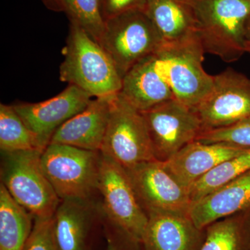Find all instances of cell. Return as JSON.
Here are the masks:
<instances>
[{"label": "cell", "mask_w": 250, "mask_h": 250, "mask_svg": "<svg viewBox=\"0 0 250 250\" xmlns=\"http://www.w3.org/2000/svg\"><path fill=\"white\" fill-rule=\"evenodd\" d=\"M70 22L60 80L76 85L93 98L121 93L123 79L111 57L78 24Z\"/></svg>", "instance_id": "6da1fadb"}, {"label": "cell", "mask_w": 250, "mask_h": 250, "mask_svg": "<svg viewBox=\"0 0 250 250\" xmlns=\"http://www.w3.org/2000/svg\"><path fill=\"white\" fill-rule=\"evenodd\" d=\"M197 34L206 53L226 62L246 52L250 0H197Z\"/></svg>", "instance_id": "7a4b0ae2"}, {"label": "cell", "mask_w": 250, "mask_h": 250, "mask_svg": "<svg viewBox=\"0 0 250 250\" xmlns=\"http://www.w3.org/2000/svg\"><path fill=\"white\" fill-rule=\"evenodd\" d=\"M2 153L1 184L34 219L53 217L62 200L41 166L42 152Z\"/></svg>", "instance_id": "3957f363"}, {"label": "cell", "mask_w": 250, "mask_h": 250, "mask_svg": "<svg viewBox=\"0 0 250 250\" xmlns=\"http://www.w3.org/2000/svg\"><path fill=\"white\" fill-rule=\"evenodd\" d=\"M101 154L49 143L41 154L42 170L61 200H93L98 193Z\"/></svg>", "instance_id": "277c9868"}, {"label": "cell", "mask_w": 250, "mask_h": 250, "mask_svg": "<svg viewBox=\"0 0 250 250\" xmlns=\"http://www.w3.org/2000/svg\"><path fill=\"white\" fill-rule=\"evenodd\" d=\"M205 53L197 33L182 41L165 42L155 52L174 98L192 109L213 85V76L204 69Z\"/></svg>", "instance_id": "5b68a950"}, {"label": "cell", "mask_w": 250, "mask_h": 250, "mask_svg": "<svg viewBox=\"0 0 250 250\" xmlns=\"http://www.w3.org/2000/svg\"><path fill=\"white\" fill-rule=\"evenodd\" d=\"M100 45L111 57L122 77L138 62L165 43L146 11H128L105 21Z\"/></svg>", "instance_id": "8992f818"}, {"label": "cell", "mask_w": 250, "mask_h": 250, "mask_svg": "<svg viewBox=\"0 0 250 250\" xmlns=\"http://www.w3.org/2000/svg\"><path fill=\"white\" fill-rule=\"evenodd\" d=\"M100 154L125 169L156 160L143 113L121 94L113 98Z\"/></svg>", "instance_id": "52a82bcc"}, {"label": "cell", "mask_w": 250, "mask_h": 250, "mask_svg": "<svg viewBox=\"0 0 250 250\" xmlns=\"http://www.w3.org/2000/svg\"><path fill=\"white\" fill-rule=\"evenodd\" d=\"M98 188L103 216L142 241L147 213L138 200L126 170L102 154Z\"/></svg>", "instance_id": "ba28073f"}, {"label": "cell", "mask_w": 250, "mask_h": 250, "mask_svg": "<svg viewBox=\"0 0 250 250\" xmlns=\"http://www.w3.org/2000/svg\"><path fill=\"white\" fill-rule=\"evenodd\" d=\"M141 113L156 161H167L188 144L196 141L202 131L196 112L175 98Z\"/></svg>", "instance_id": "9c48e42d"}, {"label": "cell", "mask_w": 250, "mask_h": 250, "mask_svg": "<svg viewBox=\"0 0 250 250\" xmlns=\"http://www.w3.org/2000/svg\"><path fill=\"white\" fill-rule=\"evenodd\" d=\"M203 130L229 126L250 117V79L226 69L213 76L209 93L193 108Z\"/></svg>", "instance_id": "30bf717a"}, {"label": "cell", "mask_w": 250, "mask_h": 250, "mask_svg": "<svg viewBox=\"0 0 250 250\" xmlns=\"http://www.w3.org/2000/svg\"><path fill=\"white\" fill-rule=\"evenodd\" d=\"M125 170L147 215L154 213L188 215L192 203L188 190L174 178L161 161H147Z\"/></svg>", "instance_id": "8fae6325"}, {"label": "cell", "mask_w": 250, "mask_h": 250, "mask_svg": "<svg viewBox=\"0 0 250 250\" xmlns=\"http://www.w3.org/2000/svg\"><path fill=\"white\" fill-rule=\"evenodd\" d=\"M52 229L59 250H100L105 238L100 201L62 200L52 217Z\"/></svg>", "instance_id": "7c38bea8"}, {"label": "cell", "mask_w": 250, "mask_h": 250, "mask_svg": "<svg viewBox=\"0 0 250 250\" xmlns=\"http://www.w3.org/2000/svg\"><path fill=\"white\" fill-rule=\"evenodd\" d=\"M93 98L75 85H68L57 96L38 103L13 105L28 128L47 147L55 131L72 117L83 111Z\"/></svg>", "instance_id": "4fadbf2b"}, {"label": "cell", "mask_w": 250, "mask_h": 250, "mask_svg": "<svg viewBox=\"0 0 250 250\" xmlns=\"http://www.w3.org/2000/svg\"><path fill=\"white\" fill-rule=\"evenodd\" d=\"M143 250H200L205 229L197 228L188 215L154 213L147 215Z\"/></svg>", "instance_id": "5bb4252c"}, {"label": "cell", "mask_w": 250, "mask_h": 250, "mask_svg": "<svg viewBox=\"0 0 250 250\" xmlns=\"http://www.w3.org/2000/svg\"><path fill=\"white\" fill-rule=\"evenodd\" d=\"M114 96L93 98L83 111L62 125L49 143L100 152L109 121Z\"/></svg>", "instance_id": "9a60e30c"}, {"label": "cell", "mask_w": 250, "mask_h": 250, "mask_svg": "<svg viewBox=\"0 0 250 250\" xmlns=\"http://www.w3.org/2000/svg\"><path fill=\"white\" fill-rule=\"evenodd\" d=\"M247 149L225 143H203L195 141L167 161L161 162L174 178L188 190L190 186L219 164Z\"/></svg>", "instance_id": "2e32d148"}, {"label": "cell", "mask_w": 250, "mask_h": 250, "mask_svg": "<svg viewBox=\"0 0 250 250\" xmlns=\"http://www.w3.org/2000/svg\"><path fill=\"white\" fill-rule=\"evenodd\" d=\"M120 94L141 112L174 98L155 53L143 59L125 75Z\"/></svg>", "instance_id": "e0dca14e"}, {"label": "cell", "mask_w": 250, "mask_h": 250, "mask_svg": "<svg viewBox=\"0 0 250 250\" xmlns=\"http://www.w3.org/2000/svg\"><path fill=\"white\" fill-rule=\"evenodd\" d=\"M250 169L232 182L192 202L188 216L205 229L215 221L250 209Z\"/></svg>", "instance_id": "ac0fdd59"}, {"label": "cell", "mask_w": 250, "mask_h": 250, "mask_svg": "<svg viewBox=\"0 0 250 250\" xmlns=\"http://www.w3.org/2000/svg\"><path fill=\"white\" fill-rule=\"evenodd\" d=\"M197 0H147L146 14L165 42H177L196 34Z\"/></svg>", "instance_id": "d6986e66"}, {"label": "cell", "mask_w": 250, "mask_h": 250, "mask_svg": "<svg viewBox=\"0 0 250 250\" xmlns=\"http://www.w3.org/2000/svg\"><path fill=\"white\" fill-rule=\"evenodd\" d=\"M34 220L0 184V250H24Z\"/></svg>", "instance_id": "ffe728a7"}, {"label": "cell", "mask_w": 250, "mask_h": 250, "mask_svg": "<svg viewBox=\"0 0 250 250\" xmlns=\"http://www.w3.org/2000/svg\"><path fill=\"white\" fill-rule=\"evenodd\" d=\"M200 250H250V208L207 226Z\"/></svg>", "instance_id": "44dd1931"}, {"label": "cell", "mask_w": 250, "mask_h": 250, "mask_svg": "<svg viewBox=\"0 0 250 250\" xmlns=\"http://www.w3.org/2000/svg\"><path fill=\"white\" fill-rule=\"evenodd\" d=\"M45 146L38 136L28 128L14 106L0 104V149L1 152L39 151Z\"/></svg>", "instance_id": "7402d4cb"}, {"label": "cell", "mask_w": 250, "mask_h": 250, "mask_svg": "<svg viewBox=\"0 0 250 250\" xmlns=\"http://www.w3.org/2000/svg\"><path fill=\"white\" fill-rule=\"evenodd\" d=\"M250 169V148L223 161L190 186L188 193L192 202L215 191L232 182Z\"/></svg>", "instance_id": "603a6c76"}, {"label": "cell", "mask_w": 250, "mask_h": 250, "mask_svg": "<svg viewBox=\"0 0 250 250\" xmlns=\"http://www.w3.org/2000/svg\"><path fill=\"white\" fill-rule=\"evenodd\" d=\"M70 22L78 24L100 42L105 29L101 0H62Z\"/></svg>", "instance_id": "cb8c5ba5"}, {"label": "cell", "mask_w": 250, "mask_h": 250, "mask_svg": "<svg viewBox=\"0 0 250 250\" xmlns=\"http://www.w3.org/2000/svg\"><path fill=\"white\" fill-rule=\"evenodd\" d=\"M196 141L203 143H225L250 148V117L229 126L203 130Z\"/></svg>", "instance_id": "d4e9b609"}, {"label": "cell", "mask_w": 250, "mask_h": 250, "mask_svg": "<svg viewBox=\"0 0 250 250\" xmlns=\"http://www.w3.org/2000/svg\"><path fill=\"white\" fill-rule=\"evenodd\" d=\"M24 250H59L54 239L52 218L34 219L32 231Z\"/></svg>", "instance_id": "484cf974"}, {"label": "cell", "mask_w": 250, "mask_h": 250, "mask_svg": "<svg viewBox=\"0 0 250 250\" xmlns=\"http://www.w3.org/2000/svg\"><path fill=\"white\" fill-rule=\"evenodd\" d=\"M104 250H143L142 243L103 216Z\"/></svg>", "instance_id": "4316f807"}, {"label": "cell", "mask_w": 250, "mask_h": 250, "mask_svg": "<svg viewBox=\"0 0 250 250\" xmlns=\"http://www.w3.org/2000/svg\"><path fill=\"white\" fill-rule=\"evenodd\" d=\"M102 9L105 21L136 10H146L147 0H101Z\"/></svg>", "instance_id": "83f0119b"}, {"label": "cell", "mask_w": 250, "mask_h": 250, "mask_svg": "<svg viewBox=\"0 0 250 250\" xmlns=\"http://www.w3.org/2000/svg\"><path fill=\"white\" fill-rule=\"evenodd\" d=\"M49 9L54 11H64L62 0H41Z\"/></svg>", "instance_id": "f1b7e54d"}, {"label": "cell", "mask_w": 250, "mask_h": 250, "mask_svg": "<svg viewBox=\"0 0 250 250\" xmlns=\"http://www.w3.org/2000/svg\"><path fill=\"white\" fill-rule=\"evenodd\" d=\"M246 52L250 53V15L246 24Z\"/></svg>", "instance_id": "f546056e"}]
</instances>
